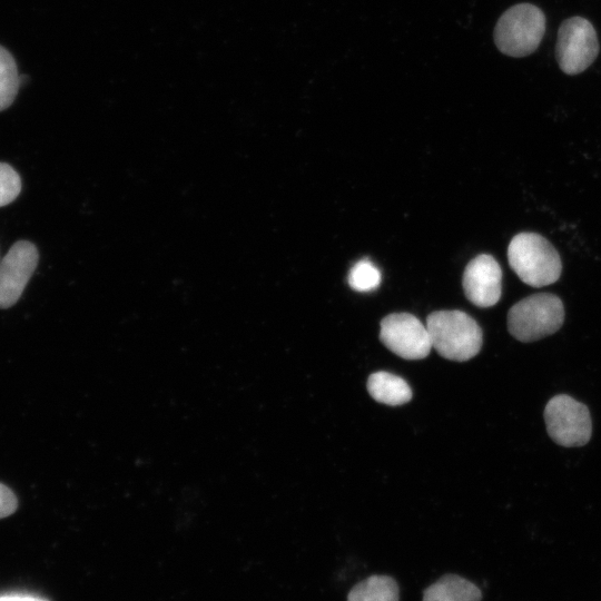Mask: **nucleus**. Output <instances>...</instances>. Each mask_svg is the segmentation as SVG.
I'll list each match as a JSON object with an SVG mask.
<instances>
[{"label": "nucleus", "mask_w": 601, "mask_h": 601, "mask_svg": "<svg viewBox=\"0 0 601 601\" xmlns=\"http://www.w3.org/2000/svg\"><path fill=\"white\" fill-rule=\"evenodd\" d=\"M600 45L593 24L583 17H570L558 30L555 59L565 75H579L597 59Z\"/></svg>", "instance_id": "5"}, {"label": "nucleus", "mask_w": 601, "mask_h": 601, "mask_svg": "<svg viewBox=\"0 0 601 601\" xmlns=\"http://www.w3.org/2000/svg\"><path fill=\"white\" fill-rule=\"evenodd\" d=\"M20 191L19 174L10 165L0 162V207L12 203Z\"/></svg>", "instance_id": "15"}, {"label": "nucleus", "mask_w": 601, "mask_h": 601, "mask_svg": "<svg viewBox=\"0 0 601 601\" xmlns=\"http://www.w3.org/2000/svg\"><path fill=\"white\" fill-rule=\"evenodd\" d=\"M544 421L550 437L559 445L581 446L591 437L588 407L569 395H555L546 403Z\"/></svg>", "instance_id": "6"}, {"label": "nucleus", "mask_w": 601, "mask_h": 601, "mask_svg": "<svg viewBox=\"0 0 601 601\" xmlns=\"http://www.w3.org/2000/svg\"><path fill=\"white\" fill-rule=\"evenodd\" d=\"M39 255L27 240L17 242L0 263V308L17 303L33 274Z\"/></svg>", "instance_id": "8"}, {"label": "nucleus", "mask_w": 601, "mask_h": 601, "mask_svg": "<svg viewBox=\"0 0 601 601\" xmlns=\"http://www.w3.org/2000/svg\"><path fill=\"white\" fill-rule=\"evenodd\" d=\"M18 499L10 487L0 483V519L7 518L16 512Z\"/></svg>", "instance_id": "16"}, {"label": "nucleus", "mask_w": 601, "mask_h": 601, "mask_svg": "<svg viewBox=\"0 0 601 601\" xmlns=\"http://www.w3.org/2000/svg\"><path fill=\"white\" fill-rule=\"evenodd\" d=\"M508 259L519 278L532 287L555 283L562 270L556 249L535 233L515 235L508 247Z\"/></svg>", "instance_id": "2"}, {"label": "nucleus", "mask_w": 601, "mask_h": 601, "mask_svg": "<svg viewBox=\"0 0 601 601\" xmlns=\"http://www.w3.org/2000/svg\"><path fill=\"white\" fill-rule=\"evenodd\" d=\"M381 342L405 359H421L428 355L432 344L428 331L408 313H394L381 321Z\"/></svg>", "instance_id": "7"}, {"label": "nucleus", "mask_w": 601, "mask_h": 601, "mask_svg": "<svg viewBox=\"0 0 601 601\" xmlns=\"http://www.w3.org/2000/svg\"><path fill=\"white\" fill-rule=\"evenodd\" d=\"M432 347L444 358L464 362L482 346V329L462 311H436L426 318Z\"/></svg>", "instance_id": "1"}, {"label": "nucleus", "mask_w": 601, "mask_h": 601, "mask_svg": "<svg viewBox=\"0 0 601 601\" xmlns=\"http://www.w3.org/2000/svg\"><path fill=\"white\" fill-rule=\"evenodd\" d=\"M481 590L456 574H445L423 592V601H480Z\"/></svg>", "instance_id": "10"}, {"label": "nucleus", "mask_w": 601, "mask_h": 601, "mask_svg": "<svg viewBox=\"0 0 601 601\" xmlns=\"http://www.w3.org/2000/svg\"><path fill=\"white\" fill-rule=\"evenodd\" d=\"M564 321L562 300L550 293L528 296L508 313V328L518 341L529 343L559 331Z\"/></svg>", "instance_id": "4"}, {"label": "nucleus", "mask_w": 601, "mask_h": 601, "mask_svg": "<svg viewBox=\"0 0 601 601\" xmlns=\"http://www.w3.org/2000/svg\"><path fill=\"white\" fill-rule=\"evenodd\" d=\"M21 79L13 56L0 45V111L14 101Z\"/></svg>", "instance_id": "13"}, {"label": "nucleus", "mask_w": 601, "mask_h": 601, "mask_svg": "<svg viewBox=\"0 0 601 601\" xmlns=\"http://www.w3.org/2000/svg\"><path fill=\"white\" fill-rule=\"evenodd\" d=\"M0 601H46V600L32 597V595H28V594L12 593V594L1 595Z\"/></svg>", "instance_id": "17"}, {"label": "nucleus", "mask_w": 601, "mask_h": 601, "mask_svg": "<svg viewBox=\"0 0 601 601\" xmlns=\"http://www.w3.org/2000/svg\"><path fill=\"white\" fill-rule=\"evenodd\" d=\"M347 601H398V587L387 575H371L355 584Z\"/></svg>", "instance_id": "12"}, {"label": "nucleus", "mask_w": 601, "mask_h": 601, "mask_svg": "<svg viewBox=\"0 0 601 601\" xmlns=\"http://www.w3.org/2000/svg\"><path fill=\"white\" fill-rule=\"evenodd\" d=\"M462 285L466 298L479 307L495 305L502 294V270L486 254L474 257L465 267Z\"/></svg>", "instance_id": "9"}, {"label": "nucleus", "mask_w": 601, "mask_h": 601, "mask_svg": "<svg viewBox=\"0 0 601 601\" xmlns=\"http://www.w3.org/2000/svg\"><path fill=\"white\" fill-rule=\"evenodd\" d=\"M381 283V273L368 259L358 260L349 270L348 284L357 292H370Z\"/></svg>", "instance_id": "14"}, {"label": "nucleus", "mask_w": 601, "mask_h": 601, "mask_svg": "<svg viewBox=\"0 0 601 601\" xmlns=\"http://www.w3.org/2000/svg\"><path fill=\"white\" fill-rule=\"evenodd\" d=\"M367 391L377 402L397 406L407 403L412 398V390L400 376L380 371L370 375Z\"/></svg>", "instance_id": "11"}, {"label": "nucleus", "mask_w": 601, "mask_h": 601, "mask_svg": "<svg viewBox=\"0 0 601 601\" xmlns=\"http://www.w3.org/2000/svg\"><path fill=\"white\" fill-rule=\"evenodd\" d=\"M545 26V14L539 7L529 2L514 4L499 18L494 43L506 56L526 57L538 49Z\"/></svg>", "instance_id": "3"}]
</instances>
